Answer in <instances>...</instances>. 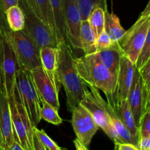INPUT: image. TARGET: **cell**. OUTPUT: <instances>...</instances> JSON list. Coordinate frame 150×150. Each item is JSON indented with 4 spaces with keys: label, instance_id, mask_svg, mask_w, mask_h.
Listing matches in <instances>:
<instances>
[{
    "label": "cell",
    "instance_id": "obj_1",
    "mask_svg": "<svg viewBox=\"0 0 150 150\" xmlns=\"http://www.w3.org/2000/svg\"><path fill=\"white\" fill-rule=\"evenodd\" d=\"M75 64L83 82L102 91L107 102L114 106L117 95V77L104 65L98 54L75 57Z\"/></svg>",
    "mask_w": 150,
    "mask_h": 150
},
{
    "label": "cell",
    "instance_id": "obj_2",
    "mask_svg": "<svg viewBox=\"0 0 150 150\" xmlns=\"http://www.w3.org/2000/svg\"><path fill=\"white\" fill-rule=\"evenodd\" d=\"M58 48L59 55L57 79L60 85L64 87L67 97V110L71 113L75 107L80 103L89 88L78 73L73 52L67 42H61Z\"/></svg>",
    "mask_w": 150,
    "mask_h": 150
},
{
    "label": "cell",
    "instance_id": "obj_3",
    "mask_svg": "<svg viewBox=\"0 0 150 150\" xmlns=\"http://www.w3.org/2000/svg\"><path fill=\"white\" fill-rule=\"evenodd\" d=\"M0 12V85L7 98L16 95V78L18 70L17 59L5 30L6 19Z\"/></svg>",
    "mask_w": 150,
    "mask_h": 150
},
{
    "label": "cell",
    "instance_id": "obj_4",
    "mask_svg": "<svg viewBox=\"0 0 150 150\" xmlns=\"http://www.w3.org/2000/svg\"><path fill=\"white\" fill-rule=\"evenodd\" d=\"M4 26L16 54L19 69L32 71L37 67H42L40 48L37 44L23 30H10L6 20Z\"/></svg>",
    "mask_w": 150,
    "mask_h": 150
},
{
    "label": "cell",
    "instance_id": "obj_5",
    "mask_svg": "<svg viewBox=\"0 0 150 150\" xmlns=\"http://www.w3.org/2000/svg\"><path fill=\"white\" fill-rule=\"evenodd\" d=\"M16 95L26 110L33 127L40 122V100L30 71L18 69L16 78Z\"/></svg>",
    "mask_w": 150,
    "mask_h": 150
},
{
    "label": "cell",
    "instance_id": "obj_6",
    "mask_svg": "<svg viewBox=\"0 0 150 150\" xmlns=\"http://www.w3.org/2000/svg\"><path fill=\"white\" fill-rule=\"evenodd\" d=\"M18 6L23 12L25 17L23 31L37 44L40 49L45 47H58L54 31L32 13L24 0H19Z\"/></svg>",
    "mask_w": 150,
    "mask_h": 150
},
{
    "label": "cell",
    "instance_id": "obj_7",
    "mask_svg": "<svg viewBox=\"0 0 150 150\" xmlns=\"http://www.w3.org/2000/svg\"><path fill=\"white\" fill-rule=\"evenodd\" d=\"M9 100L14 140L24 150H34V127L26 110L15 95Z\"/></svg>",
    "mask_w": 150,
    "mask_h": 150
},
{
    "label": "cell",
    "instance_id": "obj_8",
    "mask_svg": "<svg viewBox=\"0 0 150 150\" xmlns=\"http://www.w3.org/2000/svg\"><path fill=\"white\" fill-rule=\"evenodd\" d=\"M89 90L86 92L80 103L90 112L99 128H101L114 144L122 143L113 127L108 113L103 104V97L98 89L88 86Z\"/></svg>",
    "mask_w": 150,
    "mask_h": 150
},
{
    "label": "cell",
    "instance_id": "obj_9",
    "mask_svg": "<svg viewBox=\"0 0 150 150\" xmlns=\"http://www.w3.org/2000/svg\"><path fill=\"white\" fill-rule=\"evenodd\" d=\"M149 26L150 16L146 18L139 17L118 42L123 54L133 64H136L143 49Z\"/></svg>",
    "mask_w": 150,
    "mask_h": 150
},
{
    "label": "cell",
    "instance_id": "obj_10",
    "mask_svg": "<svg viewBox=\"0 0 150 150\" xmlns=\"http://www.w3.org/2000/svg\"><path fill=\"white\" fill-rule=\"evenodd\" d=\"M71 114V124L77 139L88 146L99 127L90 112L81 103L75 107Z\"/></svg>",
    "mask_w": 150,
    "mask_h": 150
},
{
    "label": "cell",
    "instance_id": "obj_11",
    "mask_svg": "<svg viewBox=\"0 0 150 150\" xmlns=\"http://www.w3.org/2000/svg\"><path fill=\"white\" fill-rule=\"evenodd\" d=\"M30 72L40 98L57 110L59 109V92L60 83L58 79L47 73L42 67H37Z\"/></svg>",
    "mask_w": 150,
    "mask_h": 150
},
{
    "label": "cell",
    "instance_id": "obj_12",
    "mask_svg": "<svg viewBox=\"0 0 150 150\" xmlns=\"http://www.w3.org/2000/svg\"><path fill=\"white\" fill-rule=\"evenodd\" d=\"M67 43L73 51H81L80 44L81 13L77 0H62Z\"/></svg>",
    "mask_w": 150,
    "mask_h": 150
},
{
    "label": "cell",
    "instance_id": "obj_13",
    "mask_svg": "<svg viewBox=\"0 0 150 150\" xmlns=\"http://www.w3.org/2000/svg\"><path fill=\"white\" fill-rule=\"evenodd\" d=\"M14 142L9 100L0 85V146L1 150H12Z\"/></svg>",
    "mask_w": 150,
    "mask_h": 150
},
{
    "label": "cell",
    "instance_id": "obj_14",
    "mask_svg": "<svg viewBox=\"0 0 150 150\" xmlns=\"http://www.w3.org/2000/svg\"><path fill=\"white\" fill-rule=\"evenodd\" d=\"M127 100L135 121L139 127L142 115L146 110V99L143 81L140 72L137 68L135 70L133 83L130 86Z\"/></svg>",
    "mask_w": 150,
    "mask_h": 150
},
{
    "label": "cell",
    "instance_id": "obj_15",
    "mask_svg": "<svg viewBox=\"0 0 150 150\" xmlns=\"http://www.w3.org/2000/svg\"><path fill=\"white\" fill-rule=\"evenodd\" d=\"M136 68V64H133L127 57L123 55L117 76V95L116 99H127Z\"/></svg>",
    "mask_w": 150,
    "mask_h": 150
},
{
    "label": "cell",
    "instance_id": "obj_16",
    "mask_svg": "<svg viewBox=\"0 0 150 150\" xmlns=\"http://www.w3.org/2000/svg\"><path fill=\"white\" fill-rule=\"evenodd\" d=\"M113 107L115 108L122 122L131 135L133 144L138 147L139 141V129L135 121L127 100L116 99L115 103Z\"/></svg>",
    "mask_w": 150,
    "mask_h": 150
},
{
    "label": "cell",
    "instance_id": "obj_17",
    "mask_svg": "<svg viewBox=\"0 0 150 150\" xmlns=\"http://www.w3.org/2000/svg\"><path fill=\"white\" fill-rule=\"evenodd\" d=\"M96 53L104 65L117 77L122 57L124 55L119 46L118 42L113 43L112 45L108 48L98 50Z\"/></svg>",
    "mask_w": 150,
    "mask_h": 150
},
{
    "label": "cell",
    "instance_id": "obj_18",
    "mask_svg": "<svg viewBox=\"0 0 150 150\" xmlns=\"http://www.w3.org/2000/svg\"><path fill=\"white\" fill-rule=\"evenodd\" d=\"M49 1L58 44L64 42H67L65 23L63 15L62 0H49Z\"/></svg>",
    "mask_w": 150,
    "mask_h": 150
},
{
    "label": "cell",
    "instance_id": "obj_19",
    "mask_svg": "<svg viewBox=\"0 0 150 150\" xmlns=\"http://www.w3.org/2000/svg\"><path fill=\"white\" fill-rule=\"evenodd\" d=\"M32 13L55 32L49 0H24Z\"/></svg>",
    "mask_w": 150,
    "mask_h": 150
},
{
    "label": "cell",
    "instance_id": "obj_20",
    "mask_svg": "<svg viewBox=\"0 0 150 150\" xmlns=\"http://www.w3.org/2000/svg\"><path fill=\"white\" fill-rule=\"evenodd\" d=\"M103 104L104 107H105V110H106L107 113L109 116V118L111 120V123H112L113 127L115 129L122 143L133 144V141L131 137V135H130V133H129L127 129L126 128L125 126L124 125V124L122 122L121 119H120L117 111H116L115 108L113 107L111 105H110L104 99L103 100Z\"/></svg>",
    "mask_w": 150,
    "mask_h": 150
},
{
    "label": "cell",
    "instance_id": "obj_21",
    "mask_svg": "<svg viewBox=\"0 0 150 150\" xmlns=\"http://www.w3.org/2000/svg\"><path fill=\"white\" fill-rule=\"evenodd\" d=\"M40 61L44 70L57 79V68L59 64L58 47H45L40 49Z\"/></svg>",
    "mask_w": 150,
    "mask_h": 150
},
{
    "label": "cell",
    "instance_id": "obj_22",
    "mask_svg": "<svg viewBox=\"0 0 150 150\" xmlns=\"http://www.w3.org/2000/svg\"><path fill=\"white\" fill-rule=\"evenodd\" d=\"M96 40V36L88 20L81 21L80 26V44L81 50L83 51V55L97 52Z\"/></svg>",
    "mask_w": 150,
    "mask_h": 150
},
{
    "label": "cell",
    "instance_id": "obj_23",
    "mask_svg": "<svg viewBox=\"0 0 150 150\" xmlns=\"http://www.w3.org/2000/svg\"><path fill=\"white\" fill-rule=\"evenodd\" d=\"M104 29L108 33L114 43L118 42L123 35L125 34L126 30L122 26L120 18L114 13L105 11V28Z\"/></svg>",
    "mask_w": 150,
    "mask_h": 150
},
{
    "label": "cell",
    "instance_id": "obj_24",
    "mask_svg": "<svg viewBox=\"0 0 150 150\" xmlns=\"http://www.w3.org/2000/svg\"><path fill=\"white\" fill-rule=\"evenodd\" d=\"M4 16L10 30H23L25 26V17L23 12L18 5L13 6L7 9Z\"/></svg>",
    "mask_w": 150,
    "mask_h": 150
},
{
    "label": "cell",
    "instance_id": "obj_25",
    "mask_svg": "<svg viewBox=\"0 0 150 150\" xmlns=\"http://www.w3.org/2000/svg\"><path fill=\"white\" fill-rule=\"evenodd\" d=\"M40 115L41 120L54 125H59L62 123V119L60 117L57 108L44 100L42 98H40Z\"/></svg>",
    "mask_w": 150,
    "mask_h": 150
},
{
    "label": "cell",
    "instance_id": "obj_26",
    "mask_svg": "<svg viewBox=\"0 0 150 150\" xmlns=\"http://www.w3.org/2000/svg\"><path fill=\"white\" fill-rule=\"evenodd\" d=\"M81 21L87 20L89 15L97 7H101L104 10L107 9L106 0H77Z\"/></svg>",
    "mask_w": 150,
    "mask_h": 150
},
{
    "label": "cell",
    "instance_id": "obj_27",
    "mask_svg": "<svg viewBox=\"0 0 150 150\" xmlns=\"http://www.w3.org/2000/svg\"><path fill=\"white\" fill-rule=\"evenodd\" d=\"M105 11L101 7H97L91 13L87 19L97 38L105 28Z\"/></svg>",
    "mask_w": 150,
    "mask_h": 150
},
{
    "label": "cell",
    "instance_id": "obj_28",
    "mask_svg": "<svg viewBox=\"0 0 150 150\" xmlns=\"http://www.w3.org/2000/svg\"><path fill=\"white\" fill-rule=\"evenodd\" d=\"M139 70V69H138ZM141 76L143 81L144 89L145 99H146V109L149 107L150 103V58L144 64L143 67L139 69Z\"/></svg>",
    "mask_w": 150,
    "mask_h": 150
},
{
    "label": "cell",
    "instance_id": "obj_29",
    "mask_svg": "<svg viewBox=\"0 0 150 150\" xmlns=\"http://www.w3.org/2000/svg\"><path fill=\"white\" fill-rule=\"evenodd\" d=\"M34 132L46 150H67L59 146L43 130H39L38 127H34Z\"/></svg>",
    "mask_w": 150,
    "mask_h": 150
},
{
    "label": "cell",
    "instance_id": "obj_30",
    "mask_svg": "<svg viewBox=\"0 0 150 150\" xmlns=\"http://www.w3.org/2000/svg\"><path fill=\"white\" fill-rule=\"evenodd\" d=\"M150 58V26L146 34V40H145L144 45L143 47L142 52L139 55L137 62L136 64V67L137 69H141L144 66V64L148 61Z\"/></svg>",
    "mask_w": 150,
    "mask_h": 150
},
{
    "label": "cell",
    "instance_id": "obj_31",
    "mask_svg": "<svg viewBox=\"0 0 150 150\" xmlns=\"http://www.w3.org/2000/svg\"><path fill=\"white\" fill-rule=\"evenodd\" d=\"M139 139L150 136V108L145 110L139 126Z\"/></svg>",
    "mask_w": 150,
    "mask_h": 150
},
{
    "label": "cell",
    "instance_id": "obj_32",
    "mask_svg": "<svg viewBox=\"0 0 150 150\" xmlns=\"http://www.w3.org/2000/svg\"><path fill=\"white\" fill-rule=\"evenodd\" d=\"M114 42L111 40V38L109 35H108L105 30L104 29L100 35L98 37L96 40V48L97 51L98 50L105 49V48H108L112 45Z\"/></svg>",
    "mask_w": 150,
    "mask_h": 150
},
{
    "label": "cell",
    "instance_id": "obj_33",
    "mask_svg": "<svg viewBox=\"0 0 150 150\" xmlns=\"http://www.w3.org/2000/svg\"><path fill=\"white\" fill-rule=\"evenodd\" d=\"M18 3L19 0H0V11L4 14L7 9L18 5Z\"/></svg>",
    "mask_w": 150,
    "mask_h": 150
},
{
    "label": "cell",
    "instance_id": "obj_34",
    "mask_svg": "<svg viewBox=\"0 0 150 150\" xmlns=\"http://www.w3.org/2000/svg\"><path fill=\"white\" fill-rule=\"evenodd\" d=\"M114 150H139L137 146L132 144H125V143H119L114 144Z\"/></svg>",
    "mask_w": 150,
    "mask_h": 150
},
{
    "label": "cell",
    "instance_id": "obj_35",
    "mask_svg": "<svg viewBox=\"0 0 150 150\" xmlns=\"http://www.w3.org/2000/svg\"><path fill=\"white\" fill-rule=\"evenodd\" d=\"M138 148L139 150H150V136L139 139Z\"/></svg>",
    "mask_w": 150,
    "mask_h": 150
},
{
    "label": "cell",
    "instance_id": "obj_36",
    "mask_svg": "<svg viewBox=\"0 0 150 150\" xmlns=\"http://www.w3.org/2000/svg\"><path fill=\"white\" fill-rule=\"evenodd\" d=\"M33 147L34 150H46V149L44 147L43 145L42 144L40 141L39 140L37 135L35 134V132H34L33 136Z\"/></svg>",
    "mask_w": 150,
    "mask_h": 150
},
{
    "label": "cell",
    "instance_id": "obj_37",
    "mask_svg": "<svg viewBox=\"0 0 150 150\" xmlns=\"http://www.w3.org/2000/svg\"><path fill=\"white\" fill-rule=\"evenodd\" d=\"M73 144H74L76 150H89L88 149L87 146H86L85 145H83V144L81 143L77 139H75V140L73 141Z\"/></svg>",
    "mask_w": 150,
    "mask_h": 150
},
{
    "label": "cell",
    "instance_id": "obj_38",
    "mask_svg": "<svg viewBox=\"0 0 150 150\" xmlns=\"http://www.w3.org/2000/svg\"><path fill=\"white\" fill-rule=\"evenodd\" d=\"M149 16H150V0L149 2H148L146 7H145V9L144 10V11L142 12V14H141V16H139V17L146 18V17H149Z\"/></svg>",
    "mask_w": 150,
    "mask_h": 150
},
{
    "label": "cell",
    "instance_id": "obj_39",
    "mask_svg": "<svg viewBox=\"0 0 150 150\" xmlns=\"http://www.w3.org/2000/svg\"><path fill=\"white\" fill-rule=\"evenodd\" d=\"M12 150H24L21 146L19 145V144L18 142H16L14 140V142L13 144V146H12Z\"/></svg>",
    "mask_w": 150,
    "mask_h": 150
},
{
    "label": "cell",
    "instance_id": "obj_40",
    "mask_svg": "<svg viewBox=\"0 0 150 150\" xmlns=\"http://www.w3.org/2000/svg\"><path fill=\"white\" fill-rule=\"evenodd\" d=\"M148 108H150V103H149V107H148ZM147 108H146V109H147Z\"/></svg>",
    "mask_w": 150,
    "mask_h": 150
},
{
    "label": "cell",
    "instance_id": "obj_41",
    "mask_svg": "<svg viewBox=\"0 0 150 150\" xmlns=\"http://www.w3.org/2000/svg\"><path fill=\"white\" fill-rule=\"evenodd\" d=\"M0 150H1V146H0Z\"/></svg>",
    "mask_w": 150,
    "mask_h": 150
}]
</instances>
